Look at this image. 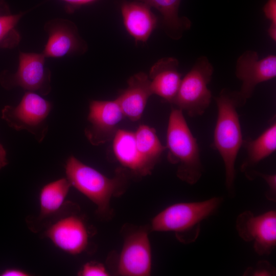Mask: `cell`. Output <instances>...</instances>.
<instances>
[{
	"instance_id": "cell-9",
	"label": "cell",
	"mask_w": 276,
	"mask_h": 276,
	"mask_svg": "<svg viewBox=\"0 0 276 276\" xmlns=\"http://www.w3.org/2000/svg\"><path fill=\"white\" fill-rule=\"evenodd\" d=\"M236 227L240 237L253 244L260 256L268 255L276 246V212L269 211L256 216L246 211L238 215Z\"/></svg>"
},
{
	"instance_id": "cell-7",
	"label": "cell",
	"mask_w": 276,
	"mask_h": 276,
	"mask_svg": "<svg viewBox=\"0 0 276 276\" xmlns=\"http://www.w3.org/2000/svg\"><path fill=\"white\" fill-rule=\"evenodd\" d=\"M45 57L42 53L20 52L18 65L14 74L3 72L1 85L6 89L19 86L27 91L48 95L51 90V72L45 66Z\"/></svg>"
},
{
	"instance_id": "cell-11",
	"label": "cell",
	"mask_w": 276,
	"mask_h": 276,
	"mask_svg": "<svg viewBox=\"0 0 276 276\" xmlns=\"http://www.w3.org/2000/svg\"><path fill=\"white\" fill-rule=\"evenodd\" d=\"M48 39L42 54L47 57L61 58L83 54L87 46L80 37L75 24L70 20L56 18L47 22L44 27Z\"/></svg>"
},
{
	"instance_id": "cell-25",
	"label": "cell",
	"mask_w": 276,
	"mask_h": 276,
	"mask_svg": "<svg viewBox=\"0 0 276 276\" xmlns=\"http://www.w3.org/2000/svg\"><path fill=\"white\" fill-rule=\"evenodd\" d=\"M81 276H107L109 272L105 266L97 262H89L85 263L78 272Z\"/></svg>"
},
{
	"instance_id": "cell-31",
	"label": "cell",
	"mask_w": 276,
	"mask_h": 276,
	"mask_svg": "<svg viewBox=\"0 0 276 276\" xmlns=\"http://www.w3.org/2000/svg\"><path fill=\"white\" fill-rule=\"evenodd\" d=\"M9 10L6 6V4L4 3L2 0L0 1V15L7 14L9 13Z\"/></svg>"
},
{
	"instance_id": "cell-5",
	"label": "cell",
	"mask_w": 276,
	"mask_h": 276,
	"mask_svg": "<svg viewBox=\"0 0 276 276\" xmlns=\"http://www.w3.org/2000/svg\"><path fill=\"white\" fill-rule=\"evenodd\" d=\"M213 71V65L206 57L198 58L181 79L172 104L192 118L202 115L212 100V93L208 85L211 80Z\"/></svg>"
},
{
	"instance_id": "cell-18",
	"label": "cell",
	"mask_w": 276,
	"mask_h": 276,
	"mask_svg": "<svg viewBox=\"0 0 276 276\" xmlns=\"http://www.w3.org/2000/svg\"><path fill=\"white\" fill-rule=\"evenodd\" d=\"M242 147L247 156L241 166V171L245 173L254 170L262 160L270 155L276 150V122L273 121L258 137L243 140Z\"/></svg>"
},
{
	"instance_id": "cell-20",
	"label": "cell",
	"mask_w": 276,
	"mask_h": 276,
	"mask_svg": "<svg viewBox=\"0 0 276 276\" xmlns=\"http://www.w3.org/2000/svg\"><path fill=\"white\" fill-rule=\"evenodd\" d=\"M137 150L145 165L152 172L166 149L162 144L155 130L146 125H141L134 132Z\"/></svg>"
},
{
	"instance_id": "cell-17",
	"label": "cell",
	"mask_w": 276,
	"mask_h": 276,
	"mask_svg": "<svg viewBox=\"0 0 276 276\" xmlns=\"http://www.w3.org/2000/svg\"><path fill=\"white\" fill-rule=\"evenodd\" d=\"M113 150L117 160L131 174H151L137 150L134 132L119 129L113 139Z\"/></svg>"
},
{
	"instance_id": "cell-23",
	"label": "cell",
	"mask_w": 276,
	"mask_h": 276,
	"mask_svg": "<svg viewBox=\"0 0 276 276\" xmlns=\"http://www.w3.org/2000/svg\"><path fill=\"white\" fill-rule=\"evenodd\" d=\"M244 174L249 180H253L258 177L262 178L267 183L268 187L266 192V197L269 201H275L276 175L275 174H264L254 169L245 172Z\"/></svg>"
},
{
	"instance_id": "cell-16",
	"label": "cell",
	"mask_w": 276,
	"mask_h": 276,
	"mask_svg": "<svg viewBox=\"0 0 276 276\" xmlns=\"http://www.w3.org/2000/svg\"><path fill=\"white\" fill-rule=\"evenodd\" d=\"M124 27L136 42H145L157 25L150 7L141 2H125L121 7Z\"/></svg>"
},
{
	"instance_id": "cell-3",
	"label": "cell",
	"mask_w": 276,
	"mask_h": 276,
	"mask_svg": "<svg viewBox=\"0 0 276 276\" xmlns=\"http://www.w3.org/2000/svg\"><path fill=\"white\" fill-rule=\"evenodd\" d=\"M166 140L168 160L170 163L177 165V176L189 185L196 183L203 172L200 150L183 111L177 108H172Z\"/></svg>"
},
{
	"instance_id": "cell-21",
	"label": "cell",
	"mask_w": 276,
	"mask_h": 276,
	"mask_svg": "<svg viewBox=\"0 0 276 276\" xmlns=\"http://www.w3.org/2000/svg\"><path fill=\"white\" fill-rule=\"evenodd\" d=\"M71 184L62 178L44 186L39 194L40 217L44 218L58 211L63 204Z\"/></svg>"
},
{
	"instance_id": "cell-28",
	"label": "cell",
	"mask_w": 276,
	"mask_h": 276,
	"mask_svg": "<svg viewBox=\"0 0 276 276\" xmlns=\"http://www.w3.org/2000/svg\"><path fill=\"white\" fill-rule=\"evenodd\" d=\"M8 164L6 152L3 146L0 144V169Z\"/></svg>"
},
{
	"instance_id": "cell-8",
	"label": "cell",
	"mask_w": 276,
	"mask_h": 276,
	"mask_svg": "<svg viewBox=\"0 0 276 276\" xmlns=\"http://www.w3.org/2000/svg\"><path fill=\"white\" fill-rule=\"evenodd\" d=\"M151 267L148 229L145 227H135L125 234L117 273L123 276H148L151 274Z\"/></svg>"
},
{
	"instance_id": "cell-13",
	"label": "cell",
	"mask_w": 276,
	"mask_h": 276,
	"mask_svg": "<svg viewBox=\"0 0 276 276\" xmlns=\"http://www.w3.org/2000/svg\"><path fill=\"white\" fill-rule=\"evenodd\" d=\"M45 236L61 250L73 255L83 252L88 244V233L83 219L68 215L54 222L46 230Z\"/></svg>"
},
{
	"instance_id": "cell-22",
	"label": "cell",
	"mask_w": 276,
	"mask_h": 276,
	"mask_svg": "<svg viewBox=\"0 0 276 276\" xmlns=\"http://www.w3.org/2000/svg\"><path fill=\"white\" fill-rule=\"evenodd\" d=\"M23 15V13L0 15V48L12 49L19 44L21 37L16 26Z\"/></svg>"
},
{
	"instance_id": "cell-1",
	"label": "cell",
	"mask_w": 276,
	"mask_h": 276,
	"mask_svg": "<svg viewBox=\"0 0 276 276\" xmlns=\"http://www.w3.org/2000/svg\"><path fill=\"white\" fill-rule=\"evenodd\" d=\"M218 114L212 147L218 151L223 161L225 184L230 196L235 194V163L243 141L237 108L246 101L239 91L223 88L215 97Z\"/></svg>"
},
{
	"instance_id": "cell-14",
	"label": "cell",
	"mask_w": 276,
	"mask_h": 276,
	"mask_svg": "<svg viewBox=\"0 0 276 276\" xmlns=\"http://www.w3.org/2000/svg\"><path fill=\"white\" fill-rule=\"evenodd\" d=\"M128 86L115 99L125 117L133 122L139 120L144 112L149 98L153 95L149 76L139 72L127 80Z\"/></svg>"
},
{
	"instance_id": "cell-24",
	"label": "cell",
	"mask_w": 276,
	"mask_h": 276,
	"mask_svg": "<svg viewBox=\"0 0 276 276\" xmlns=\"http://www.w3.org/2000/svg\"><path fill=\"white\" fill-rule=\"evenodd\" d=\"M275 268L267 261H259L254 267L247 268L244 275L272 276L275 275Z\"/></svg>"
},
{
	"instance_id": "cell-6",
	"label": "cell",
	"mask_w": 276,
	"mask_h": 276,
	"mask_svg": "<svg viewBox=\"0 0 276 276\" xmlns=\"http://www.w3.org/2000/svg\"><path fill=\"white\" fill-rule=\"evenodd\" d=\"M52 109V104L33 91H27L19 104L5 106L2 118L16 130H26L34 134L38 142L44 138L48 130L45 120Z\"/></svg>"
},
{
	"instance_id": "cell-2",
	"label": "cell",
	"mask_w": 276,
	"mask_h": 276,
	"mask_svg": "<svg viewBox=\"0 0 276 276\" xmlns=\"http://www.w3.org/2000/svg\"><path fill=\"white\" fill-rule=\"evenodd\" d=\"M65 169L71 186L91 200L97 206V213L104 217L111 215V199L124 192L131 174L123 167L109 178L73 155L67 158Z\"/></svg>"
},
{
	"instance_id": "cell-30",
	"label": "cell",
	"mask_w": 276,
	"mask_h": 276,
	"mask_svg": "<svg viewBox=\"0 0 276 276\" xmlns=\"http://www.w3.org/2000/svg\"><path fill=\"white\" fill-rule=\"evenodd\" d=\"M268 33L269 36L273 40H276V25L274 24H271L269 26L268 30Z\"/></svg>"
},
{
	"instance_id": "cell-4",
	"label": "cell",
	"mask_w": 276,
	"mask_h": 276,
	"mask_svg": "<svg viewBox=\"0 0 276 276\" xmlns=\"http://www.w3.org/2000/svg\"><path fill=\"white\" fill-rule=\"evenodd\" d=\"M223 201L221 197H213L201 201L172 204L154 217L150 231L172 232L183 243L195 242L199 235L201 222L216 213Z\"/></svg>"
},
{
	"instance_id": "cell-12",
	"label": "cell",
	"mask_w": 276,
	"mask_h": 276,
	"mask_svg": "<svg viewBox=\"0 0 276 276\" xmlns=\"http://www.w3.org/2000/svg\"><path fill=\"white\" fill-rule=\"evenodd\" d=\"M236 75L242 82L239 93L246 101L258 84L275 77L276 56L269 55L260 59L257 52L246 51L237 59Z\"/></svg>"
},
{
	"instance_id": "cell-10",
	"label": "cell",
	"mask_w": 276,
	"mask_h": 276,
	"mask_svg": "<svg viewBox=\"0 0 276 276\" xmlns=\"http://www.w3.org/2000/svg\"><path fill=\"white\" fill-rule=\"evenodd\" d=\"M124 117L116 100L91 101L87 117L90 124L84 130L86 138L94 146L113 140L118 125Z\"/></svg>"
},
{
	"instance_id": "cell-26",
	"label": "cell",
	"mask_w": 276,
	"mask_h": 276,
	"mask_svg": "<svg viewBox=\"0 0 276 276\" xmlns=\"http://www.w3.org/2000/svg\"><path fill=\"white\" fill-rule=\"evenodd\" d=\"M263 12L271 24L276 25V0H268L263 7Z\"/></svg>"
},
{
	"instance_id": "cell-27",
	"label": "cell",
	"mask_w": 276,
	"mask_h": 276,
	"mask_svg": "<svg viewBox=\"0 0 276 276\" xmlns=\"http://www.w3.org/2000/svg\"><path fill=\"white\" fill-rule=\"evenodd\" d=\"M2 276H27L30 275L28 272L17 268H9L3 271Z\"/></svg>"
},
{
	"instance_id": "cell-15",
	"label": "cell",
	"mask_w": 276,
	"mask_h": 276,
	"mask_svg": "<svg viewBox=\"0 0 276 276\" xmlns=\"http://www.w3.org/2000/svg\"><path fill=\"white\" fill-rule=\"evenodd\" d=\"M178 67L177 59L164 57L155 62L149 72V78L152 94L171 104L181 81Z\"/></svg>"
},
{
	"instance_id": "cell-19",
	"label": "cell",
	"mask_w": 276,
	"mask_h": 276,
	"mask_svg": "<svg viewBox=\"0 0 276 276\" xmlns=\"http://www.w3.org/2000/svg\"><path fill=\"white\" fill-rule=\"evenodd\" d=\"M157 9L163 16V24L168 35L173 39H180L191 26L187 17L178 16L181 0H137Z\"/></svg>"
},
{
	"instance_id": "cell-29",
	"label": "cell",
	"mask_w": 276,
	"mask_h": 276,
	"mask_svg": "<svg viewBox=\"0 0 276 276\" xmlns=\"http://www.w3.org/2000/svg\"><path fill=\"white\" fill-rule=\"evenodd\" d=\"M69 5L74 6H80L88 4L96 0H61Z\"/></svg>"
}]
</instances>
